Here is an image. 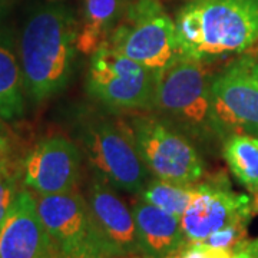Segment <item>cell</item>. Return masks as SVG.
Segmentation results:
<instances>
[{"instance_id": "cell-1", "label": "cell", "mask_w": 258, "mask_h": 258, "mask_svg": "<svg viewBox=\"0 0 258 258\" xmlns=\"http://www.w3.org/2000/svg\"><path fill=\"white\" fill-rule=\"evenodd\" d=\"M79 25L63 5H45L23 23L18 50L26 96L43 103L64 91L75 71Z\"/></svg>"}, {"instance_id": "cell-2", "label": "cell", "mask_w": 258, "mask_h": 258, "mask_svg": "<svg viewBox=\"0 0 258 258\" xmlns=\"http://www.w3.org/2000/svg\"><path fill=\"white\" fill-rule=\"evenodd\" d=\"M182 56L211 63L258 43V0H191L175 18Z\"/></svg>"}, {"instance_id": "cell-3", "label": "cell", "mask_w": 258, "mask_h": 258, "mask_svg": "<svg viewBox=\"0 0 258 258\" xmlns=\"http://www.w3.org/2000/svg\"><path fill=\"white\" fill-rule=\"evenodd\" d=\"M208 63L181 56L158 76L152 111L191 139H220L214 119Z\"/></svg>"}, {"instance_id": "cell-4", "label": "cell", "mask_w": 258, "mask_h": 258, "mask_svg": "<svg viewBox=\"0 0 258 258\" xmlns=\"http://www.w3.org/2000/svg\"><path fill=\"white\" fill-rule=\"evenodd\" d=\"M159 76L182 53L178 46L175 20L159 0H137L105 42Z\"/></svg>"}, {"instance_id": "cell-5", "label": "cell", "mask_w": 258, "mask_h": 258, "mask_svg": "<svg viewBox=\"0 0 258 258\" xmlns=\"http://www.w3.org/2000/svg\"><path fill=\"white\" fill-rule=\"evenodd\" d=\"M128 126L141 159L154 178L184 185L201 181L205 162L184 132L149 115L134 116Z\"/></svg>"}, {"instance_id": "cell-6", "label": "cell", "mask_w": 258, "mask_h": 258, "mask_svg": "<svg viewBox=\"0 0 258 258\" xmlns=\"http://www.w3.org/2000/svg\"><path fill=\"white\" fill-rule=\"evenodd\" d=\"M82 145L95 175L128 194H141L149 171L134 144L128 123L96 116L83 123Z\"/></svg>"}, {"instance_id": "cell-7", "label": "cell", "mask_w": 258, "mask_h": 258, "mask_svg": "<svg viewBox=\"0 0 258 258\" xmlns=\"http://www.w3.org/2000/svg\"><path fill=\"white\" fill-rule=\"evenodd\" d=\"M157 79L145 66L103 43L91 55L86 89L113 111L152 109Z\"/></svg>"}, {"instance_id": "cell-8", "label": "cell", "mask_w": 258, "mask_h": 258, "mask_svg": "<svg viewBox=\"0 0 258 258\" xmlns=\"http://www.w3.org/2000/svg\"><path fill=\"white\" fill-rule=\"evenodd\" d=\"M211 98L222 141L235 134L258 138V59L242 55L214 75Z\"/></svg>"}, {"instance_id": "cell-9", "label": "cell", "mask_w": 258, "mask_h": 258, "mask_svg": "<svg viewBox=\"0 0 258 258\" xmlns=\"http://www.w3.org/2000/svg\"><path fill=\"white\" fill-rule=\"evenodd\" d=\"M198 192L181 217L186 242H200L231 224L249 222L258 212V195L235 192L225 174L198 182Z\"/></svg>"}, {"instance_id": "cell-10", "label": "cell", "mask_w": 258, "mask_h": 258, "mask_svg": "<svg viewBox=\"0 0 258 258\" xmlns=\"http://www.w3.org/2000/svg\"><path fill=\"white\" fill-rule=\"evenodd\" d=\"M79 175L81 151L63 135L39 141L22 164V181L37 195L76 189Z\"/></svg>"}, {"instance_id": "cell-11", "label": "cell", "mask_w": 258, "mask_h": 258, "mask_svg": "<svg viewBox=\"0 0 258 258\" xmlns=\"http://www.w3.org/2000/svg\"><path fill=\"white\" fill-rule=\"evenodd\" d=\"M85 198L95 234L105 251L113 258L141 255L132 208H128L115 188L96 175L88 185Z\"/></svg>"}, {"instance_id": "cell-12", "label": "cell", "mask_w": 258, "mask_h": 258, "mask_svg": "<svg viewBox=\"0 0 258 258\" xmlns=\"http://www.w3.org/2000/svg\"><path fill=\"white\" fill-rule=\"evenodd\" d=\"M59 254L37 214L35 195L22 188L0 227V258H57Z\"/></svg>"}, {"instance_id": "cell-13", "label": "cell", "mask_w": 258, "mask_h": 258, "mask_svg": "<svg viewBox=\"0 0 258 258\" xmlns=\"http://www.w3.org/2000/svg\"><path fill=\"white\" fill-rule=\"evenodd\" d=\"M35 201L40 220L62 252L88 242L101 245L93 230L88 201L78 189L47 195L36 194Z\"/></svg>"}, {"instance_id": "cell-14", "label": "cell", "mask_w": 258, "mask_h": 258, "mask_svg": "<svg viewBox=\"0 0 258 258\" xmlns=\"http://www.w3.org/2000/svg\"><path fill=\"white\" fill-rule=\"evenodd\" d=\"M139 251L144 258L174 257L186 244L181 218L144 200L132 204Z\"/></svg>"}, {"instance_id": "cell-15", "label": "cell", "mask_w": 258, "mask_h": 258, "mask_svg": "<svg viewBox=\"0 0 258 258\" xmlns=\"http://www.w3.org/2000/svg\"><path fill=\"white\" fill-rule=\"evenodd\" d=\"M26 111V89L15 37L0 29V118L20 119Z\"/></svg>"}, {"instance_id": "cell-16", "label": "cell", "mask_w": 258, "mask_h": 258, "mask_svg": "<svg viewBox=\"0 0 258 258\" xmlns=\"http://www.w3.org/2000/svg\"><path fill=\"white\" fill-rule=\"evenodd\" d=\"M123 0H83L78 49L92 55L112 35L123 15Z\"/></svg>"}, {"instance_id": "cell-17", "label": "cell", "mask_w": 258, "mask_h": 258, "mask_svg": "<svg viewBox=\"0 0 258 258\" xmlns=\"http://www.w3.org/2000/svg\"><path fill=\"white\" fill-rule=\"evenodd\" d=\"M222 157L237 178L249 194L258 195V138L235 134L224 139Z\"/></svg>"}, {"instance_id": "cell-18", "label": "cell", "mask_w": 258, "mask_h": 258, "mask_svg": "<svg viewBox=\"0 0 258 258\" xmlns=\"http://www.w3.org/2000/svg\"><path fill=\"white\" fill-rule=\"evenodd\" d=\"M197 184H174L154 178L149 179L141 191V200L181 218L198 192Z\"/></svg>"}, {"instance_id": "cell-19", "label": "cell", "mask_w": 258, "mask_h": 258, "mask_svg": "<svg viewBox=\"0 0 258 258\" xmlns=\"http://www.w3.org/2000/svg\"><path fill=\"white\" fill-rule=\"evenodd\" d=\"M20 179H23L22 164L19 165L16 161H12L0 166V227L12 210L19 191L22 189L19 186Z\"/></svg>"}, {"instance_id": "cell-20", "label": "cell", "mask_w": 258, "mask_h": 258, "mask_svg": "<svg viewBox=\"0 0 258 258\" xmlns=\"http://www.w3.org/2000/svg\"><path fill=\"white\" fill-rule=\"evenodd\" d=\"M247 227H248V222L245 221L231 224L225 228L215 231L201 242L210 247L234 249L242 241L247 240Z\"/></svg>"}, {"instance_id": "cell-21", "label": "cell", "mask_w": 258, "mask_h": 258, "mask_svg": "<svg viewBox=\"0 0 258 258\" xmlns=\"http://www.w3.org/2000/svg\"><path fill=\"white\" fill-rule=\"evenodd\" d=\"M174 258H234V251L210 247L204 242H186Z\"/></svg>"}, {"instance_id": "cell-22", "label": "cell", "mask_w": 258, "mask_h": 258, "mask_svg": "<svg viewBox=\"0 0 258 258\" xmlns=\"http://www.w3.org/2000/svg\"><path fill=\"white\" fill-rule=\"evenodd\" d=\"M57 258H113L109 255L102 245H99L98 242H88L83 244L78 248L71 249V251H64L59 254Z\"/></svg>"}, {"instance_id": "cell-23", "label": "cell", "mask_w": 258, "mask_h": 258, "mask_svg": "<svg viewBox=\"0 0 258 258\" xmlns=\"http://www.w3.org/2000/svg\"><path fill=\"white\" fill-rule=\"evenodd\" d=\"M0 118V166L9 164L13 159V152H12V138L8 128L3 125Z\"/></svg>"}, {"instance_id": "cell-24", "label": "cell", "mask_w": 258, "mask_h": 258, "mask_svg": "<svg viewBox=\"0 0 258 258\" xmlns=\"http://www.w3.org/2000/svg\"><path fill=\"white\" fill-rule=\"evenodd\" d=\"M245 241H242L241 244H238L235 248L232 249V251H234V258H258L257 255H254V254L245 247Z\"/></svg>"}, {"instance_id": "cell-25", "label": "cell", "mask_w": 258, "mask_h": 258, "mask_svg": "<svg viewBox=\"0 0 258 258\" xmlns=\"http://www.w3.org/2000/svg\"><path fill=\"white\" fill-rule=\"evenodd\" d=\"M245 247H247L254 255H257L258 257V238H255V240L252 241H245Z\"/></svg>"}, {"instance_id": "cell-26", "label": "cell", "mask_w": 258, "mask_h": 258, "mask_svg": "<svg viewBox=\"0 0 258 258\" xmlns=\"http://www.w3.org/2000/svg\"><path fill=\"white\" fill-rule=\"evenodd\" d=\"M6 8H8V0H0V20L6 13Z\"/></svg>"}, {"instance_id": "cell-27", "label": "cell", "mask_w": 258, "mask_h": 258, "mask_svg": "<svg viewBox=\"0 0 258 258\" xmlns=\"http://www.w3.org/2000/svg\"><path fill=\"white\" fill-rule=\"evenodd\" d=\"M169 258H174V257H169Z\"/></svg>"}]
</instances>
